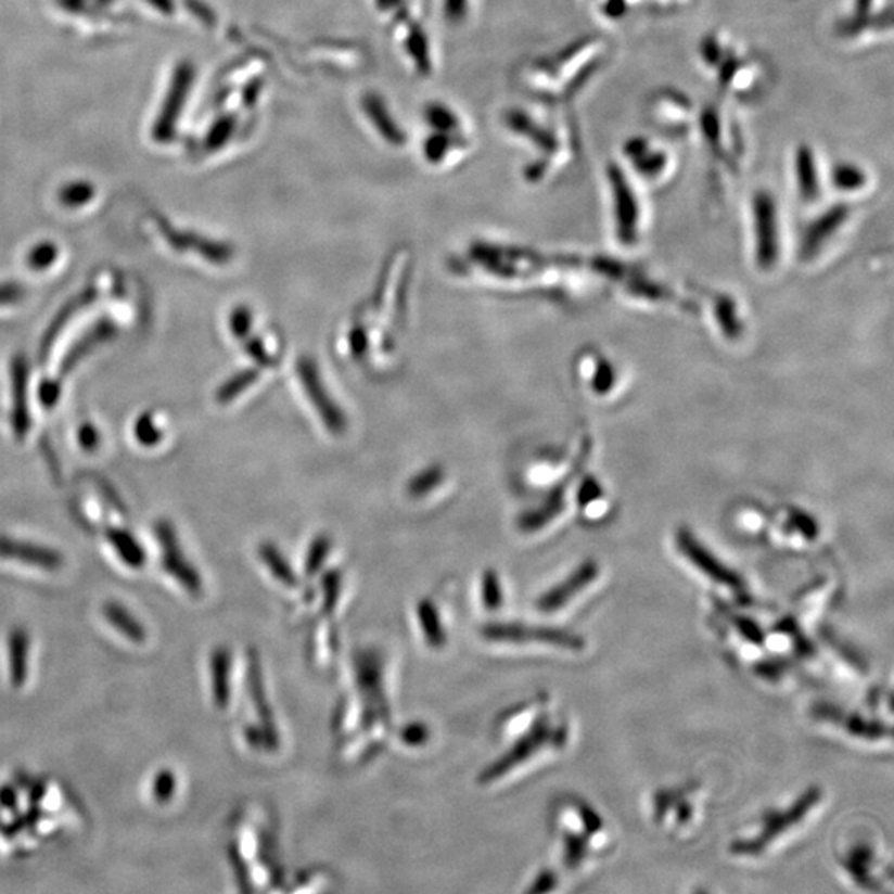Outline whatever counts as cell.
Masks as SVG:
<instances>
[{
	"mask_svg": "<svg viewBox=\"0 0 894 894\" xmlns=\"http://www.w3.org/2000/svg\"><path fill=\"white\" fill-rule=\"evenodd\" d=\"M613 383H615V370H613L612 365L609 361L598 365L593 381H591V388L595 389V393L606 395L612 389Z\"/></svg>",
	"mask_w": 894,
	"mask_h": 894,
	"instance_id": "42",
	"label": "cell"
},
{
	"mask_svg": "<svg viewBox=\"0 0 894 894\" xmlns=\"http://www.w3.org/2000/svg\"><path fill=\"white\" fill-rule=\"evenodd\" d=\"M833 39L852 50L883 46L893 37L891 0H846L832 25Z\"/></svg>",
	"mask_w": 894,
	"mask_h": 894,
	"instance_id": "5",
	"label": "cell"
},
{
	"mask_svg": "<svg viewBox=\"0 0 894 894\" xmlns=\"http://www.w3.org/2000/svg\"><path fill=\"white\" fill-rule=\"evenodd\" d=\"M418 616H420L421 628H423L427 643L433 648L443 647L446 643V633H444L443 625H440L439 613L434 609V604L430 601L420 603Z\"/></svg>",
	"mask_w": 894,
	"mask_h": 894,
	"instance_id": "33",
	"label": "cell"
},
{
	"mask_svg": "<svg viewBox=\"0 0 894 894\" xmlns=\"http://www.w3.org/2000/svg\"><path fill=\"white\" fill-rule=\"evenodd\" d=\"M62 378L42 381L39 388V399L43 408L52 409L62 396Z\"/></svg>",
	"mask_w": 894,
	"mask_h": 894,
	"instance_id": "44",
	"label": "cell"
},
{
	"mask_svg": "<svg viewBox=\"0 0 894 894\" xmlns=\"http://www.w3.org/2000/svg\"><path fill=\"white\" fill-rule=\"evenodd\" d=\"M252 323H254V317H252L251 308L244 305L235 307L229 317V329L238 340H244L251 335Z\"/></svg>",
	"mask_w": 894,
	"mask_h": 894,
	"instance_id": "41",
	"label": "cell"
},
{
	"mask_svg": "<svg viewBox=\"0 0 894 894\" xmlns=\"http://www.w3.org/2000/svg\"><path fill=\"white\" fill-rule=\"evenodd\" d=\"M601 24L620 27L638 15L670 17L695 4V0H587Z\"/></svg>",
	"mask_w": 894,
	"mask_h": 894,
	"instance_id": "11",
	"label": "cell"
},
{
	"mask_svg": "<svg viewBox=\"0 0 894 894\" xmlns=\"http://www.w3.org/2000/svg\"><path fill=\"white\" fill-rule=\"evenodd\" d=\"M260 373L255 368H247V370L239 371L234 376L224 381L216 393V399L220 405H228V403L238 399L245 389L251 388L255 381L259 380Z\"/></svg>",
	"mask_w": 894,
	"mask_h": 894,
	"instance_id": "31",
	"label": "cell"
},
{
	"mask_svg": "<svg viewBox=\"0 0 894 894\" xmlns=\"http://www.w3.org/2000/svg\"><path fill=\"white\" fill-rule=\"evenodd\" d=\"M135 437L141 446L153 447L163 439L162 427L157 426L151 412H144L135 423Z\"/></svg>",
	"mask_w": 894,
	"mask_h": 894,
	"instance_id": "36",
	"label": "cell"
},
{
	"mask_svg": "<svg viewBox=\"0 0 894 894\" xmlns=\"http://www.w3.org/2000/svg\"><path fill=\"white\" fill-rule=\"evenodd\" d=\"M612 43L603 36H582L559 52L532 63L527 81L532 90L557 108L584 94L609 67Z\"/></svg>",
	"mask_w": 894,
	"mask_h": 894,
	"instance_id": "2",
	"label": "cell"
},
{
	"mask_svg": "<svg viewBox=\"0 0 894 894\" xmlns=\"http://www.w3.org/2000/svg\"><path fill=\"white\" fill-rule=\"evenodd\" d=\"M563 502H565V486L553 490L552 496L544 502L540 509L528 512L519 519V527L524 532H537L546 527L549 522H552L557 515L562 512Z\"/></svg>",
	"mask_w": 894,
	"mask_h": 894,
	"instance_id": "29",
	"label": "cell"
},
{
	"mask_svg": "<svg viewBox=\"0 0 894 894\" xmlns=\"http://www.w3.org/2000/svg\"><path fill=\"white\" fill-rule=\"evenodd\" d=\"M15 801H17V795H15L12 787H4V789L0 790V805H2V807H14Z\"/></svg>",
	"mask_w": 894,
	"mask_h": 894,
	"instance_id": "50",
	"label": "cell"
},
{
	"mask_svg": "<svg viewBox=\"0 0 894 894\" xmlns=\"http://www.w3.org/2000/svg\"><path fill=\"white\" fill-rule=\"evenodd\" d=\"M330 550H332V538L329 535H320V537L315 538L314 544L308 549L307 560H305V570H307L308 575H314L322 569L327 557L330 555Z\"/></svg>",
	"mask_w": 894,
	"mask_h": 894,
	"instance_id": "37",
	"label": "cell"
},
{
	"mask_svg": "<svg viewBox=\"0 0 894 894\" xmlns=\"http://www.w3.org/2000/svg\"><path fill=\"white\" fill-rule=\"evenodd\" d=\"M820 801L821 790L818 787H810L799 801H795L792 807L787 808L782 814H776L767 818L757 836L744 840V842L733 843L732 852L744 856H755L765 852L777 839L786 835L796 825L802 823L808 817V814L820 804Z\"/></svg>",
	"mask_w": 894,
	"mask_h": 894,
	"instance_id": "10",
	"label": "cell"
},
{
	"mask_svg": "<svg viewBox=\"0 0 894 894\" xmlns=\"http://www.w3.org/2000/svg\"><path fill=\"white\" fill-rule=\"evenodd\" d=\"M651 125L669 140L694 137L699 105L688 91L676 87H661L650 94L647 102Z\"/></svg>",
	"mask_w": 894,
	"mask_h": 894,
	"instance_id": "8",
	"label": "cell"
},
{
	"mask_svg": "<svg viewBox=\"0 0 894 894\" xmlns=\"http://www.w3.org/2000/svg\"><path fill=\"white\" fill-rule=\"evenodd\" d=\"M259 550L267 569L270 570V573H272L273 577H276L280 584L286 585V587H295V585H297V577H295L294 570H292L289 562L283 559L282 553L279 552L276 546H272V544H264Z\"/></svg>",
	"mask_w": 894,
	"mask_h": 894,
	"instance_id": "32",
	"label": "cell"
},
{
	"mask_svg": "<svg viewBox=\"0 0 894 894\" xmlns=\"http://www.w3.org/2000/svg\"><path fill=\"white\" fill-rule=\"evenodd\" d=\"M97 297H99V292H97V289H93V286H90V289H85L84 292L75 295L74 298H71L67 304L60 308L59 314L53 317L49 329L46 330L42 340H40V360H46L47 355L50 354V349H52V346L55 345L60 333L65 330V327L68 325L72 318H74L78 311L84 310L85 307H88V305L93 304V302L97 301Z\"/></svg>",
	"mask_w": 894,
	"mask_h": 894,
	"instance_id": "23",
	"label": "cell"
},
{
	"mask_svg": "<svg viewBox=\"0 0 894 894\" xmlns=\"http://www.w3.org/2000/svg\"><path fill=\"white\" fill-rule=\"evenodd\" d=\"M401 739L409 745L423 744V742L427 739L426 727L421 726V724H414V726L406 727V729L403 730Z\"/></svg>",
	"mask_w": 894,
	"mask_h": 894,
	"instance_id": "48",
	"label": "cell"
},
{
	"mask_svg": "<svg viewBox=\"0 0 894 894\" xmlns=\"http://www.w3.org/2000/svg\"><path fill=\"white\" fill-rule=\"evenodd\" d=\"M0 559L36 566L43 572H56L65 562L62 553L56 552L52 547L17 540V538L5 537V535H0Z\"/></svg>",
	"mask_w": 894,
	"mask_h": 894,
	"instance_id": "19",
	"label": "cell"
},
{
	"mask_svg": "<svg viewBox=\"0 0 894 894\" xmlns=\"http://www.w3.org/2000/svg\"><path fill=\"white\" fill-rule=\"evenodd\" d=\"M790 178L796 200L805 206L818 204L827 191V165L810 141H799L790 151Z\"/></svg>",
	"mask_w": 894,
	"mask_h": 894,
	"instance_id": "9",
	"label": "cell"
},
{
	"mask_svg": "<svg viewBox=\"0 0 894 894\" xmlns=\"http://www.w3.org/2000/svg\"><path fill=\"white\" fill-rule=\"evenodd\" d=\"M100 440H102V436H100L99 430L93 424H81L80 430H78V443L85 451H94L100 446Z\"/></svg>",
	"mask_w": 894,
	"mask_h": 894,
	"instance_id": "46",
	"label": "cell"
},
{
	"mask_svg": "<svg viewBox=\"0 0 894 894\" xmlns=\"http://www.w3.org/2000/svg\"><path fill=\"white\" fill-rule=\"evenodd\" d=\"M853 213L855 210L848 201H840L817 214L805 226L801 241H799L801 260H814L818 254H821L825 247L848 226Z\"/></svg>",
	"mask_w": 894,
	"mask_h": 894,
	"instance_id": "12",
	"label": "cell"
},
{
	"mask_svg": "<svg viewBox=\"0 0 894 894\" xmlns=\"http://www.w3.org/2000/svg\"><path fill=\"white\" fill-rule=\"evenodd\" d=\"M600 494L601 490L600 487L597 486V483H593L591 478H587V481L582 484L580 490H578V502H580L582 506H588V503L597 500Z\"/></svg>",
	"mask_w": 894,
	"mask_h": 894,
	"instance_id": "49",
	"label": "cell"
},
{
	"mask_svg": "<svg viewBox=\"0 0 894 894\" xmlns=\"http://www.w3.org/2000/svg\"><path fill=\"white\" fill-rule=\"evenodd\" d=\"M105 535L110 546L113 547L116 555L122 559L126 566L133 570L143 569L144 563H146V552H144L140 541L133 537V534L123 531V528H108Z\"/></svg>",
	"mask_w": 894,
	"mask_h": 894,
	"instance_id": "28",
	"label": "cell"
},
{
	"mask_svg": "<svg viewBox=\"0 0 894 894\" xmlns=\"http://www.w3.org/2000/svg\"><path fill=\"white\" fill-rule=\"evenodd\" d=\"M598 573H600V569H598L597 562L587 560L566 580L540 597V600L537 601V609L546 613L559 612L565 604H569L570 600L580 595L585 588L590 587L597 580Z\"/></svg>",
	"mask_w": 894,
	"mask_h": 894,
	"instance_id": "20",
	"label": "cell"
},
{
	"mask_svg": "<svg viewBox=\"0 0 894 894\" xmlns=\"http://www.w3.org/2000/svg\"><path fill=\"white\" fill-rule=\"evenodd\" d=\"M56 255H59V251H56L55 245L50 244V242H43V244H39L28 252L27 266L30 267L31 270L47 269V267L55 263Z\"/></svg>",
	"mask_w": 894,
	"mask_h": 894,
	"instance_id": "39",
	"label": "cell"
},
{
	"mask_svg": "<svg viewBox=\"0 0 894 894\" xmlns=\"http://www.w3.org/2000/svg\"><path fill=\"white\" fill-rule=\"evenodd\" d=\"M9 679L15 689L24 688L28 678V654H30V635L24 626H15L8 638Z\"/></svg>",
	"mask_w": 894,
	"mask_h": 894,
	"instance_id": "24",
	"label": "cell"
},
{
	"mask_svg": "<svg viewBox=\"0 0 894 894\" xmlns=\"http://www.w3.org/2000/svg\"><path fill=\"white\" fill-rule=\"evenodd\" d=\"M604 188L609 194L613 235L622 247L638 245L643 235L644 203L640 182L636 181L618 157L604 163Z\"/></svg>",
	"mask_w": 894,
	"mask_h": 894,
	"instance_id": "4",
	"label": "cell"
},
{
	"mask_svg": "<svg viewBox=\"0 0 894 894\" xmlns=\"http://www.w3.org/2000/svg\"><path fill=\"white\" fill-rule=\"evenodd\" d=\"M483 635L490 641L510 643H541L560 650L582 651L585 641L580 636L547 626L518 625V623H496L484 628Z\"/></svg>",
	"mask_w": 894,
	"mask_h": 894,
	"instance_id": "13",
	"label": "cell"
},
{
	"mask_svg": "<svg viewBox=\"0 0 894 894\" xmlns=\"http://www.w3.org/2000/svg\"><path fill=\"white\" fill-rule=\"evenodd\" d=\"M694 137L701 143L711 173L720 181L738 178L748 165V135L733 106L716 99L699 106Z\"/></svg>",
	"mask_w": 894,
	"mask_h": 894,
	"instance_id": "3",
	"label": "cell"
},
{
	"mask_svg": "<svg viewBox=\"0 0 894 894\" xmlns=\"http://www.w3.org/2000/svg\"><path fill=\"white\" fill-rule=\"evenodd\" d=\"M169 242L173 247L179 251H193L200 254L204 259L209 260L216 266H226L231 263L234 251L228 244H220V242L209 241V239L200 238V235L189 234H168Z\"/></svg>",
	"mask_w": 894,
	"mask_h": 894,
	"instance_id": "26",
	"label": "cell"
},
{
	"mask_svg": "<svg viewBox=\"0 0 894 894\" xmlns=\"http://www.w3.org/2000/svg\"><path fill=\"white\" fill-rule=\"evenodd\" d=\"M717 322H719L720 330L727 336H738L741 333V320H739L738 310L733 307L730 301H720L716 308Z\"/></svg>",
	"mask_w": 894,
	"mask_h": 894,
	"instance_id": "38",
	"label": "cell"
},
{
	"mask_svg": "<svg viewBox=\"0 0 894 894\" xmlns=\"http://www.w3.org/2000/svg\"><path fill=\"white\" fill-rule=\"evenodd\" d=\"M154 532H156L157 544L162 549V565L165 572L171 575L189 595L200 597L203 593V578L182 553L178 534L171 522L165 519L157 521Z\"/></svg>",
	"mask_w": 894,
	"mask_h": 894,
	"instance_id": "14",
	"label": "cell"
},
{
	"mask_svg": "<svg viewBox=\"0 0 894 894\" xmlns=\"http://www.w3.org/2000/svg\"><path fill=\"white\" fill-rule=\"evenodd\" d=\"M827 186L845 197L861 196L873 186V175L865 163L853 157H839L827 165Z\"/></svg>",
	"mask_w": 894,
	"mask_h": 894,
	"instance_id": "18",
	"label": "cell"
},
{
	"mask_svg": "<svg viewBox=\"0 0 894 894\" xmlns=\"http://www.w3.org/2000/svg\"><path fill=\"white\" fill-rule=\"evenodd\" d=\"M25 297V289L22 283L5 282L0 283V305L18 304Z\"/></svg>",
	"mask_w": 894,
	"mask_h": 894,
	"instance_id": "45",
	"label": "cell"
},
{
	"mask_svg": "<svg viewBox=\"0 0 894 894\" xmlns=\"http://www.w3.org/2000/svg\"><path fill=\"white\" fill-rule=\"evenodd\" d=\"M444 471L439 465H431L424 469L420 474L409 481L408 493L411 497H424L426 494L433 493L439 484L443 483Z\"/></svg>",
	"mask_w": 894,
	"mask_h": 894,
	"instance_id": "34",
	"label": "cell"
},
{
	"mask_svg": "<svg viewBox=\"0 0 894 894\" xmlns=\"http://www.w3.org/2000/svg\"><path fill=\"white\" fill-rule=\"evenodd\" d=\"M695 60L717 99L729 105H754L772 90V63L724 28L707 30L698 40Z\"/></svg>",
	"mask_w": 894,
	"mask_h": 894,
	"instance_id": "1",
	"label": "cell"
},
{
	"mask_svg": "<svg viewBox=\"0 0 894 894\" xmlns=\"http://www.w3.org/2000/svg\"><path fill=\"white\" fill-rule=\"evenodd\" d=\"M565 736L566 733L563 727L552 729L546 720L537 724V726L532 727L531 732L525 733L524 738H522L514 748L510 749L506 755H502L496 764L490 765L486 772H483L481 782L490 783L494 782V780L500 779V777L506 776L510 770H514L515 767L524 764L527 758L534 757L537 752L541 751V748H546L547 744H552L555 739H562L563 741Z\"/></svg>",
	"mask_w": 894,
	"mask_h": 894,
	"instance_id": "16",
	"label": "cell"
},
{
	"mask_svg": "<svg viewBox=\"0 0 894 894\" xmlns=\"http://www.w3.org/2000/svg\"><path fill=\"white\" fill-rule=\"evenodd\" d=\"M367 346L368 339L363 327H355V329L349 332V348H352V354L355 355V358L363 357L365 352H367Z\"/></svg>",
	"mask_w": 894,
	"mask_h": 894,
	"instance_id": "47",
	"label": "cell"
},
{
	"mask_svg": "<svg viewBox=\"0 0 894 894\" xmlns=\"http://www.w3.org/2000/svg\"><path fill=\"white\" fill-rule=\"evenodd\" d=\"M178 787V779L175 772L169 769H162L154 776L153 783H151V795L154 802L159 805L168 804L176 793Z\"/></svg>",
	"mask_w": 894,
	"mask_h": 894,
	"instance_id": "35",
	"label": "cell"
},
{
	"mask_svg": "<svg viewBox=\"0 0 894 894\" xmlns=\"http://www.w3.org/2000/svg\"><path fill=\"white\" fill-rule=\"evenodd\" d=\"M12 383V426L15 437L24 439L30 431V411H28V361L24 355H17L11 363Z\"/></svg>",
	"mask_w": 894,
	"mask_h": 894,
	"instance_id": "22",
	"label": "cell"
},
{
	"mask_svg": "<svg viewBox=\"0 0 894 894\" xmlns=\"http://www.w3.org/2000/svg\"><path fill=\"white\" fill-rule=\"evenodd\" d=\"M620 162L629 175L647 186L666 184L678 171V156L669 141L648 135H631L620 148Z\"/></svg>",
	"mask_w": 894,
	"mask_h": 894,
	"instance_id": "7",
	"label": "cell"
},
{
	"mask_svg": "<svg viewBox=\"0 0 894 894\" xmlns=\"http://www.w3.org/2000/svg\"><path fill=\"white\" fill-rule=\"evenodd\" d=\"M483 604L487 610L500 609L502 604V587H500L499 575L487 572L483 578Z\"/></svg>",
	"mask_w": 894,
	"mask_h": 894,
	"instance_id": "40",
	"label": "cell"
},
{
	"mask_svg": "<svg viewBox=\"0 0 894 894\" xmlns=\"http://www.w3.org/2000/svg\"><path fill=\"white\" fill-rule=\"evenodd\" d=\"M297 373L298 378H301L302 386H304L305 395L310 399L311 406H314L315 411L318 412V417H320L322 423L325 424L327 430H329L333 436H342V434H345L346 427H348L345 412L342 411L340 406H336L332 396L327 392L315 360L308 357H302L301 360L297 361Z\"/></svg>",
	"mask_w": 894,
	"mask_h": 894,
	"instance_id": "15",
	"label": "cell"
},
{
	"mask_svg": "<svg viewBox=\"0 0 894 894\" xmlns=\"http://www.w3.org/2000/svg\"><path fill=\"white\" fill-rule=\"evenodd\" d=\"M676 546H678L679 552L691 562V565L695 566L702 575H706L711 580L730 588V590H741L744 587L738 573L724 565L707 547L702 546L701 541L688 528L681 527L676 532Z\"/></svg>",
	"mask_w": 894,
	"mask_h": 894,
	"instance_id": "17",
	"label": "cell"
},
{
	"mask_svg": "<svg viewBox=\"0 0 894 894\" xmlns=\"http://www.w3.org/2000/svg\"><path fill=\"white\" fill-rule=\"evenodd\" d=\"M116 333H118V327H116V323L110 320V318H102L99 322H94L93 325L87 330V333H84V335L71 346L67 355L63 357L62 363H60L59 378H65L68 373H72V371L77 368V365L80 363L81 360H85L94 348L105 345L106 342L113 340V336H116Z\"/></svg>",
	"mask_w": 894,
	"mask_h": 894,
	"instance_id": "21",
	"label": "cell"
},
{
	"mask_svg": "<svg viewBox=\"0 0 894 894\" xmlns=\"http://www.w3.org/2000/svg\"><path fill=\"white\" fill-rule=\"evenodd\" d=\"M210 691L219 710H226L231 701V653L226 648H216L210 654Z\"/></svg>",
	"mask_w": 894,
	"mask_h": 894,
	"instance_id": "25",
	"label": "cell"
},
{
	"mask_svg": "<svg viewBox=\"0 0 894 894\" xmlns=\"http://www.w3.org/2000/svg\"><path fill=\"white\" fill-rule=\"evenodd\" d=\"M818 714H823L825 719L840 720L843 727L867 739H881L884 736H890V730H884L883 726L870 723V720L861 719V717L853 716V714H845L835 707L825 706L817 711Z\"/></svg>",
	"mask_w": 894,
	"mask_h": 894,
	"instance_id": "30",
	"label": "cell"
},
{
	"mask_svg": "<svg viewBox=\"0 0 894 894\" xmlns=\"http://www.w3.org/2000/svg\"><path fill=\"white\" fill-rule=\"evenodd\" d=\"M244 348L245 354L255 361V363L260 365L264 368L273 367L272 357H270L269 352H267L266 345H264L263 340L254 339V336H247L244 339Z\"/></svg>",
	"mask_w": 894,
	"mask_h": 894,
	"instance_id": "43",
	"label": "cell"
},
{
	"mask_svg": "<svg viewBox=\"0 0 894 894\" xmlns=\"http://www.w3.org/2000/svg\"><path fill=\"white\" fill-rule=\"evenodd\" d=\"M749 216L755 266L770 272L782 257V213L772 189L765 186L754 189L749 201Z\"/></svg>",
	"mask_w": 894,
	"mask_h": 894,
	"instance_id": "6",
	"label": "cell"
},
{
	"mask_svg": "<svg viewBox=\"0 0 894 894\" xmlns=\"http://www.w3.org/2000/svg\"><path fill=\"white\" fill-rule=\"evenodd\" d=\"M103 618L110 626L116 629L119 635L125 636L135 644H143L148 640L146 626L118 601H106L102 609Z\"/></svg>",
	"mask_w": 894,
	"mask_h": 894,
	"instance_id": "27",
	"label": "cell"
}]
</instances>
